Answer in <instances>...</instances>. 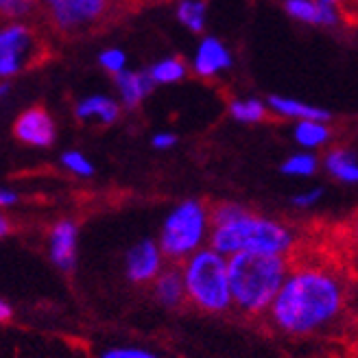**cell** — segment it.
I'll use <instances>...</instances> for the list:
<instances>
[{
  "mask_svg": "<svg viewBox=\"0 0 358 358\" xmlns=\"http://www.w3.org/2000/svg\"><path fill=\"white\" fill-rule=\"evenodd\" d=\"M345 306L348 291L341 278L321 264H299L286 275L268 321L289 336H308L334 326Z\"/></svg>",
  "mask_w": 358,
  "mask_h": 358,
  "instance_id": "6da1fadb",
  "label": "cell"
},
{
  "mask_svg": "<svg viewBox=\"0 0 358 358\" xmlns=\"http://www.w3.org/2000/svg\"><path fill=\"white\" fill-rule=\"evenodd\" d=\"M295 241V231L289 225L256 214L241 203L225 201L212 208L210 247L227 258L243 252L286 258L293 252Z\"/></svg>",
  "mask_w": 358,
  "mask_h": 358,
  "instance_id": "7a4b0ae2",
  "label": "cell"
},
{
  "mask_svg": "<svg viewBox=\"0 0 358 358\" xmlns=\"http://www.w3.org/2000/svg\"><path fill=\"white\" fill-rule=\"evenodd\" d=\"M289 271L291 266L284 256L252 252L229 256V282L234 308L247 317L268 315Z\"/></svg>",
  "mask_w": 358,
  "mask_h": 358,
  "instance_id": "3957f363",
  "label": "cell"
},
{
  "mask_svg": "<svg viewBox=\"0 0 358 358\" xmlns=\"http://www.w3.org/2000/svg\"><path fill=\"white\" fill-rule=\"evenodd\" d=\"M186 297L196 310L221 315L234 308L229 282V258L206 245L182 262Z\"/></svg>",
  "mask_w": 358,
  "mask_h": 358,
  "instance_id": "277c9868",
  "label": "cell"
},
{
  "mask_svg": "<svg viewBox=\"0 0 358 358\" xmlns=\"http://www.w3.org/2000/svg\"><path fill=\"white\" fill-rule=\"evenodd\" d=\"M212 234V210L199 199H184L162 221L157 243L169 262L182 264L194 252L210 245Z\"/></svg>",
  "mask_w": 358,
  "mask_h": 358,
  "instance_id": "5b68a950",
  "label": "cell"
},
{
  "mask_svg": "<svg viewBox=\"0 0 358 358\" xmlns=\"http://www.w3.org/2000/svg\"><path fill=\"white\" fill-rule=\"evenodd\" d=\"M112 7V0H42L46 22L62 35H79L96 27Z\"/></svg>",
  "mask_w": 358,
  "mask_h": 358,
  "instance_id": "8992f818",
  "label": "cell"
},
{
  "mask_svg": "<svg viewBox=\"0 0 358 358\" xmlns=\"http://www.w3.org/2000/svg\"><path fill=\"white\" fill-rule=\"evenodd\" d=\"M42 57V42L27 22H7L0 29V77L13 79Z\"/></svg>",
  "mask_w": 358,
  "mask_h": 358,
  "instance_id": "52a82bcc",
  "label": "cell"
},
{
  "mask_svg": "<svg viewBox=\"0 0 358 358\" xmlns=\"http://www.w3.org/2000/svg\"><path fill=\"white\" fill-rule=\"evenodd\" d=\"M166 256L157 241L142 238L134 243L124 254V278L131 284H153V280L164 271Z\"/></svg>",
  "mask_w": 358,
  "mask_h": 358,
  "instance_id": "ba28073f",
  "label": "cell"
},
{
  "mask_svg": "<svg viewBox=\"0 0 358 358\" xmlns=\"http://www.w3.org/2000/svg\"><path fill=\"white\" fill-rule=\"evenodd\" d=\"M13 136L17 142L35 149H48L57 138V127L52 116L40 105H33L29 110L17 114L13 120Z\"/></svg>",
  "mask_w": 358,
  "mask_h": 358,
  "instance_id": "9c48e42d",
  "label": "cell"
},
{
  "mask_svg": "<svg viewBox=\"0 0 358 358\" xmlns=\"http://www.w3.org/2000/svg\"><path fill=\"white\" fill-rule=\"evenodd\" d=\"M79 225L73 219H59L48 231V258L59 271L70 273L77 266Z\"/></svg>",
  "mask_w": 358,
  "mask_h": 358,
  "instance_id": "30bf717a",
  "label": "cell"
},
{
  "mask_svg": "<svg viewBox=\"0 0 358 358\" xmlns=\"http://www.w3.org/2000/svg\"><path fill=\"white\" fill-rule=\"evenodd\" d=\"M284 11L295 22L319 29L338 27L343 20V9L328 5L324 0H284Z\"/></svg>",
  "mask_w": 358,
  "mask_h": 358,
  "instance_id": "8fae6325",
  "label": "cell"
},
{
  "mask_svg": "<svg viewBox=\"0 0 358 358\" xmlns=\"http://www.w3.org/2000/svg\"><path fill=\"white\" fill-rule=\"evenodd\" d=\"M190 66L196 77H203V79L219 77L227 68H231V52L219 38L206 35V38L196 44Z\"/></svg>",
  "mask_w": 358,
  "mask_h": 358,
  "instance_id": "7c38bea8",
  "label": "cell"
},
{
  "mask_svg": "<svg viewBox=\"0 0 358 358\" xmlns=\"http://www.w3.org/2000/svg\"><path fill=\"white\" fill-rule=\"evenodd\" d=\"M153 297L159 306L164 308H179L184 301H188L186 297V282H184V273H182V264H169L164 266V271L159 273L153 280Z\"/></svg>",
  "mask_w": 358,
  "mask_h": 358,
  "instance_id": "4fadbf2b",
  "label": "cell"
},
{
  "mask_svg": "<svg viewBox=\"0 0 358 358\" xmlns=\"http://www.w3.org/2000/svg\"><path fill=\"white\" fill-rule=\"evenodd\" d=\"M114 85H116L120 105L136 110V107L151 94L155 83L149 75V70H124V73L114 77Z\"/></svg>",
  "mask_w": 358,
  "mask_h": 358,
  "instance_id": "5bb4252c",
  "label": "cell"
},
{
  "mask_svg": "<svg viewBox=\"0 0 358 358\" xmlns=\"http://www.w3.org/2000/svg\"><path fill=\"white\" fill-rule=\"evenodd\" d=\"M75 116L81 122L96 120L101 124H114L120 116V101L105 94H90L77 101Z\"/></svg>",
  "mask_w": 358,
  "mask_h": 358,
  "instance_id": "9a60e30c",
  "label": "cell"
},
{
  "mask_svg": "<svg viewBox=\"0 0 358 358\" xmlns=\"http://www.w3.org/2000/svg\"><path fill=\"white\" fill-rule=\"evenodd\" d=\"M268 112H273L282 118H291V120H330V114L326 110H321L317 105H310L306 101L291 99V96H280L271 94L266 101Z\"/></svg>",
  "mask_w": 358,
  "mask_h": 358,
  "instance_id": "2e32d148",
  "label": "cell"
},
{
  "mask_svg": "<svg viewBox=\"0 0 358 358\" xmlns=\"http://www.w3.org/2000/svg\"><path fill=\"white\" fill-rule=\"evenodd\" d=\"M324 169L326 173L341 184H358V157L343 147H332L324 155Z\"/></svg>",
  "mask_w": 358,
  "mask_h": 358,
  "instance_id": "e0dca14e",
  "label": "cell"
},
{
  "mask_svg": "<svg viewBox=\"0 0 358 358\" xmlns=\"http://www.w3.org/2000/svg\"><path fill=\"white\" fill-rule=\"evenodd\" d=\"M332 138L328 120H297L293 124V140L303 151H315L326 147Z\"/></svg>",
  "mask_w": 358,
  "mask_h": 358,
  "instance_id": "ac0fdd59",
  "label": "cell"
},
{
  "mask_svg": "<svg viewBox=\"0 0 358 358\" xmlns=\"http://www.w3.org/2000/svg\"><path fill=\"white\" fill-rule=\"evenodd\" d=\"M177 22L190 33H203L208 20V5L206 0H179L175 7Z\"/></svg>",
  "mask_w": 358,
  "mask_h": 358,
  "instance_id": "d6986e66",
  "label": "cell"
},
{
  "mask_svg": "<svg viewBox=\"0 0 358 358\" xmlns=\"http://www.w3.org/2000/svg\"><path fill=\"white\" fill-rule=\"evenodd\" d=\"M149 75L155 85H173L188 75V64L179 57H164L149 68Z\"/></svg>",
  "mask_w": 358,
  "mask_h": 358,
  "instance_id": "ffe728a7",
  "label": "cell"
},
{
  "mask_svg": "<svg viewBox=\"0 0 358 358\" xmlns=\"http://www.w3.org/2000/svg\"><path fill=\"white\" fill-rule=\"evenodd\" d=\"M268 114V105L260 99H236L229 103V116L243 124L262 122Z\"/></svg>",
  "mask_w": 358,
  "mask_h": 358,
  "instance_id": "44dd1931",
  "label": "cell"
},
{
  "mask_svg": "<svg viewBox=\"0 0 358 358\" xmlns=\"http://www.w3.org/2000/svg\"><path fill=\"white\" fill-rule=\"evenodd\" d=\"M319 169V157L313 151H299L289 155L282 162L280 171L289 177H313Z\"/></svg>",
  "mask_w": 358,
  "mask_h": 358,
  "instance_id": "7402d4cb",
  "label": "cell"
},
{
  "mask_svg": "<svg viewBox=\"0 0 358 358\" xmlns=\"http://www.w3.org/2000/svg\"><path fill=\"white\" fill-rule=\"evenodd\" d=\"M42 9V0H0V13L9 22H24Z\"/></svg>",
  "mask_w": 358,
  "mask_h": 358,
  "instance_id": "603a6c76",
  "label": "cell"
},
{
  "mask_svg": "<svg viewBox=\"0 0 358 358\" xmlns=\"http://www.w3.org/2000/svg\"><path fill=\"white\" fill-rule=\"evenodd\" d=\"M62 166L75 177H81V179H87L94 175V164L90 162L87 155H83L81 151L77 149H70V151H64L62 157H59Z\"/></svg>",
  "mask_w": 358,
  "mask_h": 358,
  "instance_id": "cb8c5ba5",
  "label": "cell"
},
{
  "mask_svg": "<svg viewBox=\"0 0 358 358\" xmlns=\"http://www.w3.org/2000/svg\"><path fill=\"white\" fill-rule=\"evenodd\" d=\"M99 66L105 70L107 75H120L127 70V55H124L122 48H116V46H110V48H103L99 52Z\"/></svg>",
  "mask_w": 358,
  "mask_h": 358,
  "instance_id": "d4e9b609",
  "label": "cell"
},
{
  "mask_svg": "<svg viewBox=\"0 0 358 358\" xmlns=\"http://www.w3.org/2000/svg\"><path fill=\"white\" fill-rule=\"evenodd\" d=\"M101 358H157V354L142 348H110L101 354Z\"/></svg>",
  "mask_w": 358,
  "mask_h": 358,
  "instance_id": "484cf974",
  "label": "cell"
},
{
  "mask_svg": "<svg viewBox=\"0 0 358 358\" xmlns=\"http://www.w3.org/2000/svg\"><path fill=\"white\" fill-rule=\"evenodd\" d=\"M321 196H324V190H321V188H308V190H301V192L293 194L291 203L295 208H299V210H308V208H315L321 201Z\"/></svg>",
  "mask_w": 358,
  "mask_h": 358,
  "instance_id": "4316f807",
  "label": "cell"
},
{
  "mask_svg": "<svg viewBox=\"0 0 358 358\" xmlns=\"http://www.w3.org/2000/svg\"><path fill=\"white\" fill-rule=\"evenodd\" d=\"M151 145L157 151H169V149H173L177 145V136L173 131H157L151 138Z\"/></svg>",
  "mask_w": 358,
  "mask_h": 358,
  "instance_id": "83f0119b",
  "label": "cell"
},
{
  "mask_svg": "<svg viewBox=\"0 0 358 358\" xmlns=\"http://www.w3.org/2000/svg\"><path fill=\"white\" fill-rule=\"evenodd\" d=\"M17 201H20V194H17L15 190H11V188H3V190H0V206H3L5 210L7 208H13Z\"/></svg>",
  "mask_w": 358,
  "mask_h": 358,
  "instance_id": "f1b7e54d",
  "label": "cell"
},
{
  "mask_svg": "<svg viewBox=\"0 0 358 358\" xmlns=\"http://www.w3.org/2000/svg\"><path fill=\"white\" fill-rule=\"evenodd\" d=\"M343 13L348 15V17H352V20H356L358 22V0H343Z\"/></svg>",
  "mask_w": 358,
  "mask_h": 358,
  "instance_id": "f546056e",
  "label": "cell"
},
{
  "mask_svg": "<svg viewBox=\"0 0 358 358\" xmlns=\"http://www.w3.org/2000/svg\"><path fill=\"white\" fill-rule=\"evenodd\" d=\"M11 317H13V306L7 299H0V321L7 324V321H11Z\"/></svg>",
  "mask_w": 358,
  "mask_h": 358,
  "instance_id": "4dcf8cb0",
  "label": "cell"
},
{
  "mask_svg": "<svg viewBox=\"0 0 358 358\" xmlns=\"http://www.w3.org/2000/svg\"><path fill=\"white\" fill-rule=\"evenodd\" d=\"M9 231H11L9 219H7V217H3V219H0V236H3V238H7V234H9Z\"/></svg>",
  "mask_w": 358,
  "mask_h": 358,
  "instance_id": "1f68e13d",
  "label": "cell"
},
{
  "mask_svg": "<svg viewBox=\"0 0 358 358\" xmlns=\"http://www.w3.org/2000/svg\"><path fill=\"white\" fill-rule=\"evenodd\" d=\"M328 5H334V7H343V0H324Z\"/></svg>",
  "mask_w": 358,
  "mask_h": 358,
  "instance_id": "d6a6232c",
  "label": "cell"
}]
</instances>
